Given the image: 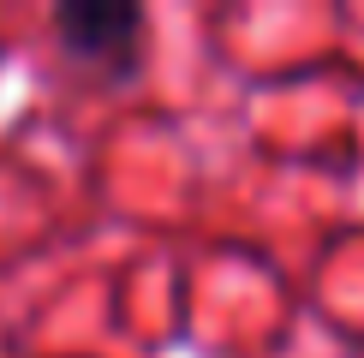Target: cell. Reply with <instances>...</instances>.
I'll return each mask as SVG.
<instances>
[{
	"mask_svg": "<svg viewBox=\"0 0 364 358\" xmlns=\"http://www.w3.org/2000/svg\"><path fill=\"white\" fill-rule=\"evenodd\" d=\"M144 30H149V18H144L138 0H60L54 6L60 54L78 60V66H96L102 78H114V84L138 78Z\"/></svg>",
	"mask_w": 364,
	"mask_h": 358,
	"instance_id": "obj_1",
	"label": "cell"
}]
</instances>
